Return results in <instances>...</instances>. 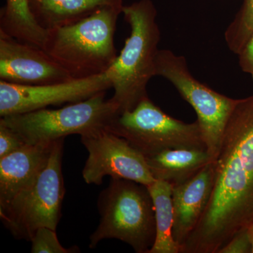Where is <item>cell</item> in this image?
<instances>
[{
  "mask_svg": "<svg viewBox=\"0 0 253 253\" xmlns=\"http://www.w3.org/2000/svg\"><path fill=\"white\" fill-rule=\"evenodd\" d=\"M253 33V0H245L232 22L224 33L228 48L238 54Z\"/></svg>",
  "mask_w": 253,
  "mask_h": 253,
  "instance_id": "18",
  "label": "cell"
},
{
  "mask_svg": "<svg viewBox=\"0 0 253 253\" xmlns=\"http://www.w3.org/2000/svg\"><path fill=\"white\" fill-rule=\"evenodd\" d=\"M249 229L238 232L218 253H252Z\"/></svg>",
  "mask_w": 253,
  "mask_h": 253,
  "instance_id": "21",
  "label": "cell"
},
{
  "mask_svg": "<svg viewBox=\"0 0 253 253\" xmlns=\"http://www.w3.org/2000/svg\"><path fill=\"white\" fill-rule=\"evenodd\" d=\"M108 73L41 85L0 81V116L31 112L65 103L79 102L112 88Z\"/></svg>",
  "mask_w": 253,
  "mask_h": 253,
  "instance_id": "10",
  "label": "cell"
},
{
  "mask_svg": "<svg viewBox=\"0 0 253 253\" xmlns=\"http://www.w3.org/2000/svg\"><path fill=\"white\" fill-rule=\"evenodd\" d=\"M215 167V161H211L191 179L172 186V236L180 248L207 207L214 186Z\"/></svg>",
  "mask_w": 253,
  "mask_h": 253,
  "instance_id": "12",
  "label": "cell"
},
{
  "mask_svg": "<svg viewBox=\"0 0 253 253\" xmlns=\"http://www.w3.org/2000/svg\"><path fill=\"white\" fill-rule=\"evenodd\" d=\"M32 253H72L79 252L76 247L66 249L58 239L56 230L51 228H39L32 236Z\"/></svg>",
  "mask_w": 253,
  "mask_h": 253,
  "instance_id": "19",
  "label": "cell"
},
{
  "mask_svg": "<svg viewBox=\"0 0 253 253\" xmlns=\"http://www.w3.org/2000/svg\"><path fill=\"white\" fill-rule=\"evenodd\" d=\"M106 129L126 139L144 156L169 149L207 150L198 121L186 123L171 117L149 97L135 109L120 113Z\"/></svg>",
  "mask_w": 253,
  "mask_h": 253,
  "instance_id": "7",
  "label": "cell"
},
{
  "mask_svg": "<svg viewBox=\"0 0 253 253\" xmlns=\"http://www.w3.org/2000/svg\"><path fill=\"white\" fill-rule=\"evenodd\" d=\"M88 152L83 176L88 184L101 185L106 176L127 179L148 186L156 181L144 155L127 141L106 128L81 135Z\"/></svg>",
  "mask_w": 253,
  "mask_h": 253,
  "instance_id": "9",
  "label": "cell"
},
{
  "mask_svg": "<svg viewBox=\"0 0 253 253\" xmlns=\"http://www.w3.org/2000/svg\"><path fill=\"white\" fill-rule=\"evenodd\" d=\"M147 187L154 203L156 222V241L149 253H180V246L172 236L174 208L172 184L156 180Z\"/></svg>",
  "mask_w": 253,
  "mask_h": 253,
  "instance_id": "17",
  "label": "cell"
},
{
  "mask_svg": "<svg viewBox=\"0 0 253 253\" xmlns=\"http://www.w3.org/2000/svg\"><path fill=\"white\" fill-rule=\"evenodd\" d=\"M0 31L43 49L47 36L32 14L28 0H6L0 10Z\"/></svg>",
  "mask_w": 253,
  "mask_h": 253,
  "instance_id": "16",
  "label": "cell"
},
{
  "mask_svg": "<svg viewBox=\"0 0 253 253\" xmlns=\"http://www.w3.org/2000/svg\"><path fill=\"white\" fill-rule=\"evenodd\" d=\"M101 218L90 236L93 249L105 239H118L136 253H149L156 238L152 198L146 186L136 181L111 179L98 199Z\"/></svg>",
  "mask_w": 253,
  "mask_h": 253,
  "instance_id": "4",
  "label": "cell"
},
{
  "mask_svg": "<svg viewBox=\"0 0 253 253\" xmlns=\"http://www.w3.org/2000/svg\"><path fill=\"white\" fill-rule=\"evenodd\" d=\"M123 14L130 35L108 75L114 94L111 100L120 113L131 111L147 94L148 83L156 76V61L161 41L156 8L150 0L123 6Z\"/></svg>",
  "mask_w": 253,
  "mask_h": 253,
  "instance_id": "3",
  "label": "cell"
},
{
  "mask_svg": "<svg viewBox=\"0 0 253 253\" xmlns=\"http://www.w3.org/2000/svg\"><path fill=\"white\" fill-rule=\"evenodd\" d=\"M144 157L154 179L167 181L172 186L191 179L213 161L207 150L194 149L166 150Z\"/></svg>",
  "mask_w": 253,
  "mask_h": 253,
  "instance_id": "14",
  "label": "cell"
},
{
  "mask_svg": "<svg viewBox=\"0 0 253 253\" xmlns=\"http://www.w3.org/2000/svg\"><path fill=\"white\" fill-rule=\"evenodd\" d=\"M156 76L169 81L196 111L208 152L215 161L224 129L239 99L228 97L208 87L190 72L185 57L169 49H159Z\"/></svg>",
  "mask_w": 253,
  "mask_h": 253,
  "instance_id": "8",
  "label": "cell"
},
{
  "mask_svg": "<svg viewBox=\"0 0 253 253\" xmlns=\"http://www.w3.org/2000/svg\"><path fill=\"white\" fill-rule=\"evenodd\" d=\"M250 236H251V242H252L253 246V251L252 253H253V225L251 226V227L249 229Z\"/></svg>",
  "mask_w": 253,
  "mask_h": 253,
  "instance_id": "23",
  "label": "cell"
},
{
  "mask_svg": "<svg viewBox=\"0 0 253 253\" xmlns=\"http://www.w3.org/2000/svg\"><path fill=\"white\" fill-rule=\"evenodd\" d=\"M215 166L211 199L180 253H218L253 225V94L231 113Z\"/></svg>",
  "mask_w": 253,
  "mask_h": 253,
  "instance_id": "1",
  "label": "cell"
},
{
  "mask_svg": "<svg viewBox=\"0 0 253 253\" xmlns=\"http://www.w3.org/2000/svg\"><path fill=\"white\" fill-rule=\"evenodd\" d=\"M106 91L59 109H43L1 118L26 144L51 142L71 134L106 128L120 114L117 105L106 99Z\"/></svg>",
  "mask_w": 253,
  "mask_h": 253,
  "instance_id": "5",
  "label": "cell"
},
{
  "mask_svg": "<svg viewBox=\"0 0 253 253\" xmlns=\"http://www.w3.org/2000/svg\"><path fill=\"white\" fill-rule=\"evenodd\" d=\"M64 138L55 141L49 162L36 183L0 208L4 225L18 240L30 241L37 229L56 230L66 189L62 174Z\"/></svg>",
  "mask_w": 253,
  "mask_h": 253,
  "instance_id": "6",
  "label": "cell"
},
{
  "mask_svg": "<svg viewBox=\"0 0 253 253\" xmlns=\"http://www.w3.org/2000/svg\"><path fill=\"white\" fill-rule=\"evenodd\" d=\"M35 19L46 31L78 22L98 9L123 0H28Z\"/></svg>",
  "mask_w": 253,
  "mask_h": 253,
  "instance_id": "15",
  "label": "cell"
},
{
  "mask_svg": "<svg viewBox=\"0 0 253 253\" xmlns=\"http://www.w3.org/2000/svg\"><path fill=\"white\" fill-rule=\"evenodd\" d=\"M26 144L16 131L0 122V158L12 154Z\"/></svg>",
  "mask_w": 253,
  "mask_h": 253,
  "instance_id": "20",
  "label": "cell"
},
{
  "mask_svg": "<svg viewBox=\"0 0 253 253\" xmlns=\"http://www.w3.org/2000/svg\"><path fill=\"white\" fill-rule=\"evenodd\" d=\"M71 80L67 71L44 49L0 31V81L41 85Z\"/></svg>",
  "mask_w": 253,
  "mask_h": 253,
  "instance_id": "11",
  "label": "cell"
},
{
  "mask_svg": "<svg viewBox=\"0 0 253 253\" xmlns=\"http://www.w3.org/2000/svg\"><path fill=\"white\" fill-rule=\"evenodd\" d=\"M124 5H111L68 26L47 31L44 50L73 79L108 72L118 57L114 36Z\"/></svg>",
  "mask_w": 253,
  "mask_h": 253,
  "instance_id": "2",
  "label": "cell"
},
{
  "mask_svg": "<svg viewBox=\"0 0 253 253\" xmlns=\"http://www.w3.org/2000/svg\"><path fill=\"white\" fill-rule=\"evenodd\" d=\"M237 55L241 70L251 75L253 81V33Z\"/></svg>",
  "mask_w": 253,
  "mask_h": 253,
  "instance_id": "22",
  "label": "cell"
},
{
  "mask_svg": "<svg viewBox=\"0 0 253 253\" xmlns=\"http://www.w3.org/2000/svg\"><path fill=\"white\" fill-rule=\"evenodd\" d=\"M54 142L26 144L0 158V208L36 183L49 162Z\"/></svg>",
  "mask_w": 253,
  "mask_h": 253,
  "instance_id": "13",
  "label": "cell"
}]
</instances>
